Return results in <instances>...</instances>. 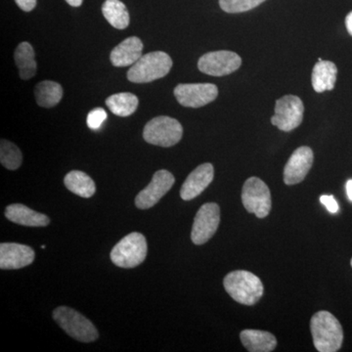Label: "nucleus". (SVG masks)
Instances as JSON below:
<instances>
[{"label": "nucleus", "mask_w": 352, "mask_h": 352, "mask_svg": "<svg viewBox=\"0 0 352 352\" xmlns=\"http://www.w3.org/2000/svg\"><path fill=\"white\" fill-rule=\"evenodd\" d=\"M183 127L177 120L161 116L147 122L143 131V138L149 144L160 147H171L182 140Z\"/></svg>", "instance_id": "nucleus-6"}, {"label": "nucleus", "mask_w": 352, "mask_h": 352, "mask_svg": "<svg viewBox=\"0 0 352 352\" xmlns=\"http://www.w3.org/2000/svg\"><path fill=\"white\" fill-rule=\"evenodd\" d=\"M147 241L144 235L132 232L122 238L111 252V261L122 268H133L140 265L147 256Z\"/></svg>", "instance_id": "nucleus-5"}, {"label": "nucleus", "mask_w": 352, "mask_h": 352, "mask_svg": "<svg viewBox=\"0 0 352 352\" xmlns=\"http://www.w3.org/2000/svg\"><path fill=\"white\" fill-rule=\"evenodd\" d=\"M219 95L217 85L212 83H182L175 88V96L180 105L200 108L214 101Z\"/></svg>", "instance_id": "nucleus-9"}, {"label": "nucleus", "mask_w": 352, "mask_h": 352, "mask_svg": "<svg viewBox=\"0 0 352 352\" xmlns=\"http://www.w3.org/2000/svg\"><path fill=\"white\" fill-rule=\"evenodd\" d=\"M310 330L315 349L319 352H336L342 347L344 332L339 320L328 311H319L312 316Z\"/></svg>", "instance_id": "nucleus-1"}, {"label": "nucleus", "mask_w": 352, "mask_h": 352, "mask_svg": "<svg viewBox=\"0 0 352 352\" xmlns=\"http://www.w3.org/2000/svg\"><path fill=\"white\" fill-rule=\"evenodd\" d=\"M220 222V208L215 203L201 206L192 227L191 239L195 245H203L217 232Z\"/></svg>", "instance_id": "nucleus-11"}, {"label": "nucleus", "mask_w": 352, "mask_h": 352, "mask_svg": "<svg viewBox=\"0 0 352 352\" xmlns=\"http://www.w3.org/2000/svg\"><path fill=\"white\" fill-rule=\"evenodd\" d=\"M346 25L347 32H349V34L352 36V12L349 13V15L346 16Z\"/></svg>", "instance_id": "nucleus-30"}, {"label": "nucleus", "mask_w": 352, "mask_h": 352, "mask_svg": "<svg viewBox=\"0 0 352 352\" xmlns=\"http://www.w3.org/2000/svg\"><path fill=\"white\" fill-rule=\"evenodd\" d=\"M175 182V176L170 171L157 170L153 176L150 184L136 196V207L140 210H148L154 207L170 191Z\"/></svg>", "instance_id": "nucleus-12"}, {"label": "nucleus", "mask_w": 352, "mask_h": 352, "mask_svg": "<svg viewBox=\"0 0 352 352\" xmlns=\"http://www.w3.org/2000/svg\"><path fill=\"white\" fill-rule=\"evenodd\" d=\"M346 193L349 200L352 201V179L346 182Z\"/></svg>", "instance_id": "nucleus-31"}, {"label": "nucleus", "mask_w": 352, "mask_h": 352, "mask_svg": "<svg viewBox=\"0 0 352 352\" xmlns=\"http://www.w3.org/2000/svg\"><path fill=\"white\" fill-rule=\"evenodd\" d=\"M214 170L212 164H203L195 168L183 183L180 190L182 200L190 201L201 195L214 180Z\"/></svg>", "instance_id": "nucleus-15"}, {"label": "nucleus", "mask_w": 352, "mask_h": 352, "mask_svg": "<svg viewBox=\"0 0 352 352\" xmlns=\"http://www.w3.org/2000/svg\"><path fill=\"white\" fill-rule=\"evenodd\" d=\"M240 339L248 351L270 352L277 346L276 338L265 331L244 330L240 333Z\"/></svg>", "instance_id": "nucleus-18"}, {"label": "nucleus", "mask_w": 352, "mask_h": 352, "mask_svg": "<svg viewBox=\"0 0 352 352\" xmlns=\"http://www.w3.org/2000/svg\"><path fill=\"white\" fill-rule=\"evenodd\" d=\"M143 43L138 36H131L116 46L110 55L115 67L132 66L142 56Z\"/></svg>", "instance_id": "nucleus-16"}, {"label": "nucleus", "mask_w": 352, "mask_h": 352, "mask_svg": "<svg viewBox=\"0 0 352 352\" xmlns=\"http://www.w3.org/2000/svg\"><path fill=\"white\" fill-rule=\"evenodd\" d=\"M265 0H219L220 8L227 13H242L261 6Z\"/></svg>", "instance_id": "nucleus-26"}, {"label": "nucleus", "mask_w": 352, "mask_h": 352, "mask_svg": "<svg viewBox=\"0 0 352 352\" xmlns=\"http://www.w3.org/2000/svg\"><path fill=\"white\" fill-rule=\"evenodd\" d=\"M138 103V96L129 92L111 95L106 99V105L111 112L122 118L129 117L135 112Z\"/></svg>", "instance_id": "nucleus-24"}, {"label": "nucleus", "mask_w": 352, "mask_h": 352, "mask_svg": "<svg viewBox=\"0 0 352 352\" xmlns=\"http://www.w3.org/2000/svg\"><path fill=\"white\" fill-rule=\"evenodd\" d=\"M22 152L10 141L2 139L0 144V162L9 170H16L22 164Z\"/></svg>", "instance_id": "nucleus-25"}, {"label": "nucleus", "mask_w": 352, "mask_h": 352, "mask_svg": "<svg viewBox=\"0 0 352 352\" xmlns=\"http://www.w3.org/2000/svg\"><path fill=\"white\" fill-rule=\"evenodd\" d=\"M303 112L305 107L302 99L295 95H286L276 101L271 124L282 131H294L302 124Z\"/></svg>", "instance_id": "nucleus-8"}, {"label": "nucleus", "mask_w": 352, "mask_h": 352, "mask_svg": "<svg viewBox=\"0 0 352 352\" xmlns=\"http://www.w3.org/2000/svg\"><path fill=\"white\" fill-rule=\"evenodd\" d=\"M36 254L29 245L16 243L0 245V268L2 270H20L34 263Z\"/></svg>", "instance_id": "nucleus-14"}, {"label": "nucleus", "mask_w": 352, "mask_h": 352, "mask_svg": "<svg viewBox=\"0 0 352 352\" xmlns=\"http://www.w3.org/2000/svg\"><path fill=\"white\" fill-rule=\"evenodd\" d=\"M34 50L27 41L20 43L14 53L15 63L19 69V76L22 80H28L36 74V62Z\"/></svg>", "instance_id": "nucleus-20"}, {"label": "nucleus", "mask_w": 352, "mask_h": 352, "mask_svg": "<svg viewBox=\"0 0 352 352\" xmlns=\"http://www.w3.org/2000/svg\"><path fill=\"white\" fill-rule=\"evenodd\" d=\"M314 151L307 146L298 148L285 166L284 182L295 185L302 182L314 164Z\"/></svg>", "instance_id": "nucleus-13"}, {"label": "nucleus", "mask_w": 352, "mask_h": 352, "mask_svg": "<svg viewBox=\"0 0 352 352\" xmlns=\"http://www.w3.org/2000/svg\"><path fill=\"white\" fill-rule=\"evenodd\" d=\"M67 3L73 7H80L82 6L83 0H66Z\"/></svg>", "instance_id": "nucleus-32"}, {"label": "nucleus", "mask_w": 352, "mask_h": 352, "mask_svg": "<svg viewBox=\"0 0 352 352\" xmlns=\"http://www.w3.org/2000/svg\"><path fill=\"white\" fill-rule=\"evenodd\" d=\"M102 13L110 25L118 30L126 29L131 22L126 6L120 0H106L102 6Z\"/></svg>", "instance_id": "nucleus-22"}, {"label": "nucleus", "mask_w": 352, "mask_h": 352, "mask_svg": "<svg viewBox=\"0 0 352 352\" xmlns=\"http://www.w3.org/2000/svg\"><path fill=\"white\" fill-rule=\"evenodd\" d=\"M351 266H352V259H351Z\"/></svg>", "instance_id": "nucleus-33"}, {"label": "nucleus", "mask_w": 352, "mask_h": 352, "mask_svg": "<svg viewBox=\"0 0 352 352\" xmlns=\"http://www.w3.org/2000/svg\"><path fill=\"white\" fill-rule=\"evenodd\" d=\"M173 60L164 51L148 53L127 72V78L134 83H147L164 78L170 73Z\"/></svg>", "instance_id": "nucleus-3"}, {"label": "nucleus", "mask_w": 352, "mask_h": 352, "mask_svg": "<svg viewBox=\"0 0 352 352\" xmlns=\"http://www.w3.org/2000/svg\"><path fill=\"white\" fill-rule=\"evenodd\" d=\"M242 64V59L232 51L219 50L203 55L198 62L201 73L212 76L230 75L237 71Z\"/></svg>", "instance_id": "nucleus-10"}, {"label": "nucleus", "mask_w": 352, "mask_h": 352, "mask_svg": "<svg viewBox=\"0 0 352 352\" xmlns=\"http://www.w3.org/2000/svg\"><path fill=\"white\" fill-rule=\"evenodd\" d=\"M7 219L13 223L29 227H44L50 223L47 215L36 212L22 204H13L6 210Z\"/></svg>", "instance_id": "nucleus-17"}, {"label": "nucleus", "mask_w": 352, "mask_h": 352, "mask_svg": "<svg viewBox=\"0 0 352 352\" xmlns=\"http://www.w3.org/2000/svg\"><path fill=\"white\" fill-rule=\"evenodd\" d=\"M64 184L72 193L82 198H90L96 191L94 179L83 171H69L68 175L65 176Z\"/></svg>", "instance_id": "nucleus-21"}, {"label": "nucleus", "mask_w": 352, "mask_h": 352, "mask_svg": "<svg viewBox=\"0 0 352 352\" xmlns=\"http://www.w3.org/2000/svg\"><path fill=\"white\" fill-rule=\"evenodd\" d=\"M15 2L25 12H31L36 6V0H15Z\"/></svg>", "instance_id": "nucleus-29"}, {"label": "nucleus", "mask_w": 352, "mask_h": 352, "mask_svg": "<svg viewBox=\"0 0 352 352\" xmlns=\"http://www.w3.org/2000/svg\"><path fill=\"white\" fill-rule=\"evenodd\" d=\"M36 102L41 107H55L63 97V88L58 82L44 80L39 82L34 89Z\"/></svg>", "instance_id": "nucleus-23"}, {"label": "nucleus", "mask_w": 352, "mask_h": 352, "mask_svg": "<svg viewBox=\"0 0 352 352\" xmlns=\"http://www.w3.org/2000/svg\"><path fill=\"white\" fill-rule=\"evenodd\" d=\"M224 289L235 302L254 305L263 296V284L254 273L236 270L227 274L223 280Z\"/></svg>", "instance_id": "nucleus-2"}, {"label": "nucleus", "mask_w": 352, "mask_h": 352, "mask_svg": "<svg viewBox=\"0 0 352 352\" xmlns=\"http://www.w3.org/2000/svg\"><path fill=\"white\" fill-rule=\"evenodd\" d=\"M320 201L325 206L331 214H337L339 212V205L332 195H323L320 197Z\"/></svg>", "instance_id": "nucleus-28"}, {"label": "nucleus", "mask_w": 352, "mask_h": 352, "mask_svg": "<svg viewBox=\"0 0 352 352\" xmlns=\"http://www.w3.org/2000/svg\"><path fill=\"white\" fill-rule=\"evenodd\" d=\"M108 115L106 111L102 108L94 109L87 115V126L89 129L97 131L100 129L102 124L107 119Z\"/></svg>", "instance_id": "nucleus-27"}, {"label": "nucleus", "mask_w": 352, "mask_h": 352, "mask_svg": "<svg viewBox=\"0 0 352 352\" xmlns=\"http://www.w3.org/2000/svg\"><path fill=\"white\" fill-rule=\"evenodd\" d=\"M338 69L333 62L318 61L312 71V87L318 94L332 90L337 80Z\"/></svg>", "instance_id": "nucleus-19"}, {"label": "nucleus", "mask_w": 352, "mask_h": 352, "mask_svg": "<svg viewBox=\"0 0 352 352\" xmlns=\"http://www.w3.org/2000/svg\"><path fill=\"white\" fill-rule=\"evenodd\" d=\"M53 319L69 337L78 342H92L98 339V331L94 323L73 308L57 307L53 311Z\"/></svg>", "instance_id": "nucleus-4"}, {"label": "nucleus", "mask_w": 352, "mask_h": 352, "mask_svg": "<svg viewBox=\"0 0 352 352\" xmlns=\"http://www.w3.org/2000/svg\"><path fill=\"white\" fill-rule=\"evenodd\" d=\"M242 201L245 210L256 214L258 219L267 217L272 207L270 188L263 180L254 176L250 177L243 186Z\"/></svg>", "instance_id": "nucleus-7"}]
</instances>
